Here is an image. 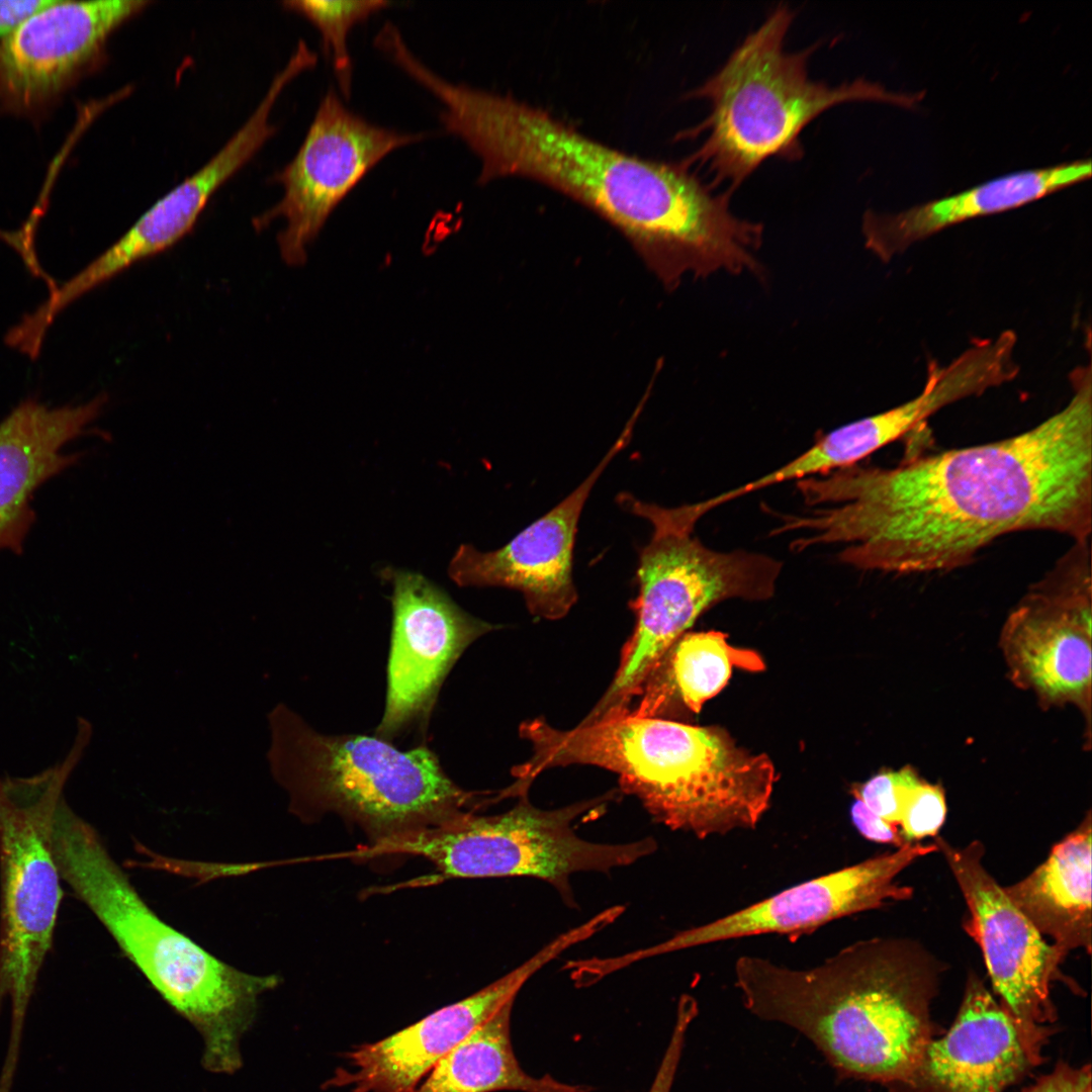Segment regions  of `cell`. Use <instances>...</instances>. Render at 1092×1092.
Listing matches in <instances>:
<instances>
[{
    "mask_svg": "<svg viewBox=\"0 0 1092 1092\" xmlns=\"http://www.w3.org/2000/svg\"><path fill=\"white\" fill-rule=\"evenodd\" d=\"M1071 382L1068 403L1018 435L796 481L807 505H833L790 517V531L806 534L796 548L844 543L840 562L907 574L965 566L1018 531L1090 539L1091 365L1072 372Z\"/></svg>",
    "mask_w": 1092,
    "mask_h": 1092,
    "instance_id": "1",
    "label": "cell"
},
{
    "mask_svg": "<svg viewBox=\"0 0 1092 1092\" xmlns=\"http://www.w3.org/2000/svg\"><path fill=\"white\" fill-rule=\"evenodd\" d=\"M435 97L444 129L479 159V184L525 178L572 198L617 228L667 287L686 273L752 264L760 225L737 217L731 194L714 193L684 162L619 151L511 95L442 81Z\"/></svg>",
    "mask_w": 1092,
    "mask_h": 1092,
    "instance_id": "2",
    "label": "cell"
},
{
    "mask_svg": "<svg viewBox=\"0 0 1092 1092\" xmlns=\"http://www.w3.org/2000/svg\"><path fill=\"white\" fill-rule=\"evenodd\" d=\"M941 972L925 947L901 937L861 939L807 969L747 954L734 967L752 1015L800 1032L840 1078L900 1087L934 1038Z\"/></svg>",
    "mask_w": 1092,
    "mask_h": 1092,
    "instance_id": "3",
    "label": "cell"
},
{
    "mask_svg": "<svg viewBox=\"0 0 1092 1092\" xmlns=\"http://www.w3.org/2000/svg\"><path fill=\"white\" fill-rule=\"evenodd\" d=\"M50 839L62 880L163 1000L199 1032L203 1068L240 1070L241 1039L255 1021L259 996L279 978L240 971L162 920L65 796L52 813Z\"/></svg>",
    "mask_w": 1092,
    "mask_h": 1092,
    "instance_id": "4",
    "label": "cell"
},
{
    "mask_svg": "<svg viewBox=\"0 0 1092 1092\" xmlns=\"http://www.w3.org/2000/svg\"><path fill=\"white\" fill-rule=\"evenodd\" d=\"M794 17L787 5L778 6L688 95L706 100L710 111L690 129L705 138L684 163L704 168L712 188L724 184L732 193L768 158L800 159L803 129L837 104L877 100L907 106L918 100L864 79L836 86L811 79L808 61L817 44L785 50Z\"/></svg>",
    "mask_w": 1092,
    "mask_h": 1092,
    "instance_id": "5",
    "label": "cell"
},
{
    "mask_svg": "<svg viewBox=\"0 0 1092 1092\" xmlns=\"http://www.w3.org/2000/svg\"><path fill=\"white\" fill-rule=\"evenodd\" d=\"M267 718L270 771L302 819L334 812L377 842L442 824L482 801L454 784L426 746L401 750L377 735L321 733L285 704Z\"/></svg>",
    "mask_w": 1092,
    "mask_h": 1092,
    "instance_id": "6",
    "label": "cell"
},
{
    "mask_svg": "<svg viewBox=\"0 0 1092 1092\" xmlns=\"http://www.w3.org/2000/svg\"><path fill=\"white\" fill-rule=\"evenodd\" d=\"M604 764L654 821L699 839L754 829L777 782L767 755L722 729L637 715L611 729Z\"/></svg>",
    "mask_w": 1092,
    "mask_h": 1092,
    "instance_id": "7",
    "label": "cell"
},
{
    "mask_svg": "<svg viewBox=\"0 0 1092 1092\" xmlns=\"http://www.w3.org/2000/svg\"><path fill=\"white\" fill-rule=\"evenodd\" d=\"M618 502L647 520L652 535L639 551L634 631L612 684L584 721L628 710L666 651L703 612L731 598H769L783 568L766 554L705 546L680 506L660 507L629 493Z\"/></svg>",
    "mask_w": 1092,
    "mask_h": 1092,
    "instance_id": "8",
    "label": "cell"
},
{
    "mask_svg": "<svg viewBox=\"0 0 1092 1092\" xmlns=\"http://www.w3.org/2000/svg\"><path fill=\"white\" fill-rule=\"evenodd\" d=\"M616 792L557 809H541L527 794L493 815L468 810L442 824L377 841L359 856L410 854L431 861L445 878L532 877L552 885L573 906L569 879L581 872L609 873L656 850L651 837L624 843L595 842L574 830L581 818L603 812Z\"/></svg>",
    "mask_w": 1092,
    "mask_h": 1092,
    "instance_id": "9",
    "label": "cell"
},
{
    "mask_svg": "<svg viewBox=\"0 0 1092 1092\" xmlns=\"http://www.w3.org/2000/svg\"><path fill=\"white\" fill-rule=\"evenodd\" d=\"M72 771L61 761L32 777L0 778V1009L9 997L16 1039L63 897L50 827Z\"/></svg>",
    "mask_w": 1092,
    "mask_h": 1092,
    "instance_id": "10",
    "label": "cell"
},
{
    "mask_svg": "<svg viewBox=\"0 0 1092 1092\" xmlns=\"http://www.w3.org/2000/svg\"><path fill=\"white\" fill-rule=\"evenodd\" d=\"M1090 539L1073 546L1011 611L1001 648L1011 680L1043 707L1073 704L1090 726Z\"/></svg>",
    "mask_w": 1092,
    "mask_h": 1092,
    "instance_id": "11",
    "label": "cell"
},
{
    "mask_svg": "<svg viewBox=\"0 0 1092 1092\" xmlns=\"http://www.w3.org/2000/svg\"><path fill=\"white\" fill-rule=\"evenodd\" d=\"M424 138L370 122L329 89L297 153L275 176L282 198L254 219L255 228L283 218L277 237L281 258L301 265L329 216L367 173L394 150Z\"/></svg>",
    "mask_w": 1092,
    "mask_h": 1092,
    "instance_id": "12",
    "label": "cell"
},
{
    "mask_svg": "<svg viewBox=\"0 0 1092 1092\" xmlns=\"http://www.w3.org/2000/svg\"><path fill=\"white\" fill-rule=\"evenodd\" d=\"M937 851L935 843L906 842L892 852L864 859L788 888L716 920L681 930L650 947L623 957L628 966L660 954L760 934L791 938L836 919L881 908L912 897L897 877L920 857Z\"/></svg>",
    "mask_w": 1092,
    "mask_h": 1092,
    "instance_id": "13",
    "label": "cell"
},
{
    "mask_svg": "<svg viewBox=\"0 0 1092 1092\" xmlns=\"http://www.w3.org/2000/svg\"><path fill=\"white\" fill-rule=\"evenodd\" d=\"M934 843L964 896L963 926L983 953L1000 1003L1024 1022H1053L1051 987L1066 953L1046 942L987 871L980 841L959 847L938 836Z\"/></svg>",
    "mask_w": 1092,
    "mask_h": 1092,
    "instance_id": "14",
    "label": "cell"
},
{
    "mask_svg": "<svg viewBox=\"0 0 1092 1092\" xmlns=\"http://www.w3.org/2000/svg\"><path fill=\"white\" fill-rule=\"evenodd\" d=\"M392 583L387 693L376 735L391 739L426 720L463 651L495 626L462 610L424 575L386 569Z\"/></svg>",
    "mask_w": 1092,
    "mask_h": 1092,
    "instance_id": "15",
    "label": "cell"
},
{
    "mask_svg": "<svg viewBox=\"0 0 1092 1092\" xmlns=\"http://www.w3.org/2000/svg\"><path fill=\"white\" fill-rule=\"evenodd\" d=\"M641 408L592 473L565 498L499 549L481 552L461 544L448 567L459 586H503L522 593L538 618L564 617L577 600L572 577L577 525L589 493L615 456L629 443Z\"/></svg>",
    "mask_w": 1092,
    "mask_h": 1092,
    "instance_id": "16",
    "label": "cell"
},
{
    "mask_svg": "<svg viewBox=\"0 0 1092 1092\" xmlns=\"http://www.w3.org/2000/svg\"><path fill=\"white\" fill-rule=\"evenodd\" d=\"M577 943V934L567 930L476 993L384 1039L354 1046L324 1087L346 1092H415L444 1056L514 1000L535 973Z\"/></svg>",
    "mask_w": 1092,
    "mask_h": 1092,
    "instance_id": "17",
    "label": "cell"
},
{
    "mask_svg": "<svg viewBox=\"0 0 1092 1092\" xmlns=\"http://www.w3.org/2000/svg\"><path fill=\"white\" fill-rule=\"evenodd\" d=\"M1051 1030L1024 1022L970 973L947 1032L929 1042L908 1092H1004L1042 1061Z\"/></svg>",
    "mask_w": 1092,
    "mask_h": 1092,
    "instance_id": "18",
    "label": "cell"
},
{
    "mask_svg": "<svg viewBox=\"0 0 1092 1092\" xmlns=\"http://www.w3.org/2000/svg\"><path fill=\"white\" fill-rule=\"evenodd\" d=\"M150 1H52L0 42V95L31 103L98 57L109 35Z\"/></svg>",
    "mask_w": 1092,
    "mask_h": 1092,
    "instance_id": "19",
    "label": "cell"
},
{
    "mask_svg": "<svg viewBox=\"0 0 1092 1092\" xmlns=\"http://www.w3.org/2000/svg\"><path fill=\"white\" fill-rule=\"evenodd\" d=\"M106 402L104 393L57 407L29 397L0 422V551L23 552L36 520L33 494L80 461L84 453H66L64 447L90 433Z\"/></svg>",
    "mask_w": 1092,
    "mask_h": 1092,
    "instance_id": "20",
    "label": "cell"
},
{
    "mask_svg": "<svg viewBox=\"0 0 1092 1092\" xmlns=\"http://www.w3.org/2000/svg\"><path fill=\"white\" fill-rule=\"evenodd\" d=\"M273 104L262 100L226 144L197 172L148 209L111 247L68 281L81 297L134 264L164 252L187 235L215 191L275 133Z\"/></svg>",
    "mask_w": 1092,
    "mask_h": 1092,
    "instance_id": "21",
    "label": "cell"
},
{
    "mask_svg": "<svg viewBox=\"0 0 1092 1092\" xmlns=\"http://www.w3.org/2000/svg\"><path fill=\"white\" fill-rule=\"evenodd\" d=\"M1090 176L1091 160L1082 159L1003 175L896 213L868 210L861 224L864 244L887 262L943 229L1027 204Z\"/></svg>",
    "mask_w": 1092,
    "mask_h": 1092,
    "instance_id": "22",
    "label": "cell"
},
{
    "mask_svg": "<svg viewBox=\"0 0 1092 1092\" xmlns=\"http://www.w3.org/2000/svg\"><path fill=\"white\" fill-rule=\"evenodd\" d=\"M1038 932L1066 954L1091 951V816L1054 845L1046 859L1020 882L1003 887Z\"/></svg>",
    "mask_w": 1092,
    "mask_h": 1092,
    "instance_id": "23",
    "label": "cell"
},
{
    "mask_svg": "<svg viewBox=\"0 0 1092 1092\" xmlns=\"http://www.w3.org/2000/svg\"><path fill=\"white\" fill-rule=\"evenodd\" d=\"M733 666L760 670L763 662L753 651L730 645L722 632L685 633L646 678L638 704L627 711L663 718L671 706L680 705L699 713L727 685Z\"/></svg>",
    "mask_w": 1092,
    "mask_h": 1092,
    "instance_id": "24",
    "label": "cell"
},
{
    "mask_svg": "<svg viewBox=\"0 0 1092 1092\" xmlns=\"http://www.w3.org/2000/svg\"><path fill=\"white\" fill-rule=\"evenodd\" d=\"M514 1000L444 1056L415 1092H587V1087L548 1075L532 1077L522 1069L511 1040Z\"/></svg>",
    "mask_w": 1092,
    "mask_h": 1092,
    "instance_id": "25",
    "label": "cell"
},
{
    "mask_svg": "<svg viewBox=\"0 0 1092 1092\" xmlns=\"http://www.w3.org/2000/svg\"><path fill=\"white\" fill-rule=\"evenodd\" d=\"M282 5L307 19L318 30L323 49L332 64L341 94L348 98L351 94L353 73L348 46L349 33L356 24L387 8L390 2L293 0L284 1Z\"/></svg>",
    "mask_w": 1092,
    "mask_h": 1092,
    "instance_id": "26",
    "label": "cell"
},
{
    "mask_svg": "<svg viewBox=\"0 0 1092 1092\" xmlns=\"http://www.w3.org/2000/svg\"><path fill=\"white\" fill-rule=\"evenodd\" d=\"M944 791L939 785L923 780L908 791L903 799L899 824L905 842L935 836L945 821Z\"/></svg>",
    "mask_w": 1092,
    "mask_h": 1092,
    "instance_id": "27",
    "label": "cell"
},
{
    "mask_svg": "<svg viewBox=\"0 0 1092 1092\" xmlns=\"http://www.w3.org/2000/svg\"><path fill=\"white\" fill-rule=\"evenodd\" d=\"M921 781L915 769L905 766L874 776L856 787L853 794L872 812L898 827L903 799Z\"/></svg>",
    "mask_w": 1092,
    "mask_h": 1092,
    "instance_id": "28",
    "label": "cell"
},
{
    "mask_svg": "<svg viewBox=\"0 0 1092 1092\" xmlns=\"http://www.w3.org/2000/svg\"><path fill=\"white\" fill-rule=\"evenodd\" d=\"M690 1026L689 1019L685 1017L675 1018L668 1044L648 1092L671 1091Z\"/></svg>",
    "mask_w": 1092,
    "mask_h": 1092,
    "instance_id": "29",
    "label": "cell"
},
{
    "mask_svg": "<svg viewBox=\"0 0 1092 1092\" xmlns=\"http://www.w3.org/2000/svg\"><path fill=\"white\" fill-rule=\"evenodd\" d=\"M851 821L858 833L866 839L896 847L906 843L897 826L885 821L872 812L858 798L850 808Z\"/></svg>",
    "mask_w": 1092,
    "mask_h": 1092,
    "instance_id": "30",
    "label": "cell"
},
{
    "mask_svg": "<svg viewBox=\"0 0 1092 1092\" xmlns=\"http://www.w3.org/2000/svg\"><path fill=\"white\" fill-rule=\"evenodd\" d=\"M1023 1092H1091L1090 1067L1061 1063Z\"/></svg>",
    "mask_w": 1092,
    "mask_h": 1092,
    "instance_id": "31",
    "label": "cell"
},
{
    "mask_svg": "<svg viewBox=\"0 0 1092 1092\" xmlns=\"http://www.w3.org/2000/svg\"><path fill=\"white\" fill-rule=\"evenodd\" d=\"M52 1H0V37L7 36L27 17Z\"/></svg>",
    "mask_w": 1092,
    "mask_h": 1092,
    "instance_id": "32",
    "label": "cell"
}]
</instances>
